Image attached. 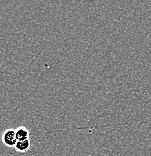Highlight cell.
Wrapping results in <instances>:
<instances>
[{"instance_id":"3957f363","label":"cell","mask_w":151,"mask_h":156,"mask_svg":"<svg viewBox=\"0 0 151 156\" xmlns=\"http://www.w3.org/2000/svg\"><path fill=\"white\" fill-rule=\"evenodd\" d=\"M30 146L31 143L30 139L25 140H17V144L14 146V149L17 152L24 153V152H27L30 149Z\"/></svg>"},{"instance_id":"6da1fadb","label":"cell","mask_w":151,"mask_h":156,"mask_svg":"<svg viewBox=\"0 0 151 156\" xmlns=\"http://www.w3.org/2000/svg\"><path fill=\"white\" fill-rule=\"evenodd\" d=\"M2 140L3 144L8 147H14L17 142L15 129H13V128L6 129L2 135Z\"/></svg>"},{"instance_id":"7a4b0ae2","label":"cell","mask_w":151,"mask_h":156,"mask_svg":"<svg viewBox=\"0 0 151 156\" xmlns=\"http://www.w3.org/2000/svg\"><path fill=\"white\" fill-rule=\"evenodd\" d=\"M17 140H25L30 139V132L26 127L20 126L15 129Z\"/></svg>"}]
</instances>
